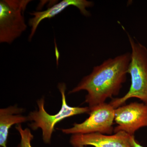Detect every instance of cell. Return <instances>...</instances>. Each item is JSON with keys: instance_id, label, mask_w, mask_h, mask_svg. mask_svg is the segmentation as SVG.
I'll use <instances>...</instances> for the list:
<instances>
[{"instance_id": "1", "label": "cell", "mask_w": 147, "mask_h": 147, "mask_svg": "<svg viewBox=\"0 0 147 147\" xmlns=\"http://www.w3.org/2000/svg\"><path fill=\"white\" fill-rule=\"evenodd\" d=\"M131 53L109 58L94 67L91 73L85 76L68 94L86 91L85 102L90 109L104 103L108 98L118 95L126 81L131 61Z\"/></svg>"}, {"instance_id": "2", "label": "cell", "mask_w": 147, "mask_h": 147, "mask_svg": "<svg viewBox=\"0 0 147 147\" xmlns=\"http://www.w3.org/2000/svg\"><path fill=\"white\" fill-rule=\"evenodd\" d=\"M127 34L131 50L128 70L131 76V86L123 96L112 98L110 103L115 109L124 105L131 98H137L147 104V49Z\"/></svg>"}, {"instance_id": "3", "label": "cell", "mask_w": 147, "mask_h": 147, "mask_svg": "<svg viewBox=\"0 0 147 147\" xmlns=\"http://www.w3.org/2000/svg\"><path fill=\"white\" fill-rule=\"evenodd\" d=\"M58 88L61 95L62 106L57 114L51 115L47 113L45 109V99L42 98L37 101L38 110L30 112L28 116V121L31 122L30 127L33 130L41 129L42 139L46 144L51 143L55 125L59 122L76 115L88 114L90 112L88 107H71L67 104L66 101L65 84L60 83L58 84Z\"/></svg>"}, {"instance_id": "4", "label": "cell", "mask_w": 147, "mask_h": 147, "mask_svg": "<svg viewBox=\"0 0 147 147\" xmlns=\"http://www.w3.org/2000/svg\"><path fill=\"white\" fill-rule=\"evenodd\" d=\"M30 0L0 1V42L11 44L26 30L24 12Z\"/></svg>"}, {"instance_id": "5", "label": "cell", "mask_w": 147, "mask_h": 147, "mask_svg": "<svg viewBox=\"0 0 147 147\" xmlns=\"http://www.w3.org/2000/svg\"><path fill=\"white\" fill-rule=\"evenodd\" d=\"M115 108L109 103H101L90 109L89 117L83 122L74 123L69 128L61 129L64 134H86L100 133L111 134L114 132Z\"/></svg>"}, {"instance_id": "6", "label": "cell", "mask_w": 147, "mask_h": 147, "mask_svg": "<svg viewBox=\"0 0 147 147\" xmlns=\"http://www.w3.org/2000/svg\"><path fill=\"white\" fill-rule=\"evenodd\" d=\"M115 133L125 131L132 136L139 129L147 127V104L132 102L115 109Z\"/></svg>"}, {"instance_id": "7", "label": "cell", "mask_w": 147, "mask_h": 147, "mask_svg": "<svg viewBox=\"0 0 147 147\" xmlns=\"http://www.w3.org/2000/svg\"><path fill=\"white\" fill-rule=\"evenodd\" d=\"M131 135L121 131L113 135L100 133L71 135L70 144L73 146H92L94 147H132Z\"/></svg>"}, {"instance_id": "8", "label": "cell", "mask_w": 147, "mask_h": 147, "mask_svg": "<svg viewBox=\"0 0 147 147\" xmlns=\"http://www.w3.org/2000/svg\"><path fill=\"white\" fill-rule=\"evenodd\" d=\"M93 5L94 3L92 2L86 0H63L47 9V10L30 12V15L33 16V17L30 18L29 21V25L31 27L29 41L32 40L40 23L44 19L53 18L70 6L76 7L79 9L80 12L83 15L89 16L90 15V13L86 8Z\"/></svg>"}, {"instance_id": "9", "label": "cell", "mask_w": 147, "mask_h": 147, "mask_svg": "<svg viewBox=\"0 0 147 147\" xmlns=\"http://www.w3.org/2000/svg\"><path fill=\"white\" fill-rule=\"evenodd\" d=\"M24 109L16 105L0 110V146L7 147L9 130L12 125L21 124L28 121V116L22 115Z\"/></svg>"}, {"instance_id": "10", "label": "cell", "mask_w": 147, "mask_h": 147, "mask_svg": "<svg viewBox=\"0 0 147 147\" xmlns=\"http://www.w3.org/2000/svg\"><path fill=\"white\" fill-rule=\"evenodd\" d=\"M16 130L19 132L21 137V141L16 147H32L31 142L34 136L29 128L23 129L21 124H18L16 127Z\"/></svg>"}, {"instance_id": "11", "label": "cell", "mask_w": 147, "mask_h": 147, "mask_svg": "<svg viewBox=\"0 0 147 147\" xmlns=\"http://www.w3.org/2000/svg\"><path fill=\"white\" fill-rule=\"evenodd\" d=\"M131 144L132 147H144L142 146L135 139L134 135L131 136Z\"/></svg>"}, {"instance_id": "12", "label": "cell", "mask_w": 147, "mask_h": 147, "mask_svg": "<svg viewBox=\"0 0 147 147\" xmlns=\"http://www.w3.org/2000/svg\"><path fill=\"white\" fill-rule=\"evenodd\" d=\"M72 147H87L86 146H73Z\"/></svg>"}]
</instances>
